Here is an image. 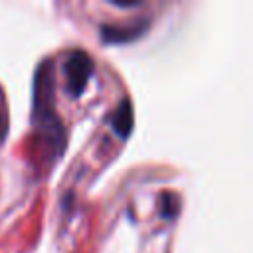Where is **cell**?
Here are the masks:
<instances>
[{"label": "cell", "mask_w": 253, "mask_h": 253, "mask_svg": "<svg viewBox=\"0 0 253 253\" xmlns=\"http://www.w3.org/2000/svg\"><path fill=\"white\" fill-rule=\"evenodd\" d=\"M63 71H65V79H67V91L73 97H79L85 91V87L93 75V59L85 51L77 49L67 57Z\"/></svg>", "instance_id": "6da1fadb"}, {"label": "cell", "mask_w": 253, "mask_h": 253, "mask_svg": "<svg viewBox=\"0 0 253 253\" xmlns=\"http://www.w3.org/2000/svg\"><path fill=\"white\" fill-rule=\"evenodd\" d=\"M132 123H134V119H132V107H130V101L125 99V101L113 111V115H111V125H113V128H115L117 134L128 136L130 130H132Z\"/></svg>", "instance_id": "7a4b0ae2"}, {"label": "cell", "mask_w": 253, "mask_h": 253, "mask_svg": "<svg viewBox=\"0 0 253 253\" xmlns=\"http://www.w3.org/2000/svg\"><path fill=\"white\" fill-rule=\"evenodd\" d=\"M144 30H146V24H142L140 28H136V26H132V28L101 26V38H103L107 43H125V42H130V40L138 38Z\"/></svg>", "instance_id": "3957f363"}, {"label": "cell", "mask_w": 253, "mask_h": 253, "mask_svg": "<svg viewBox=\"0 0 253 253\" xmlns=\"http://www.w3.org/2000/svg\"><path fill=\"white\" fill-rule=\"evenodd\" d=\"M160 210H162V215L166 219L174 217L178 213V196L172 194V192H166L160 196Z\"/></svg>", "instance_id": "277c9868"}, {"label": "cell", "mask_w": 253, "mask_h": 253, "mask_svg": "<svg viewBox=\"0 0 253 253\" xmlns=\"http://www.w3.org/2000/svg\"><path fill=\"white\" fill-rule=\"evenodd\" d=\"M6 134H8V125H6V117H4L2 111H0V144L4 142Z\"/></svg>", "instance_id": "5b68a950"}]
</instances>
